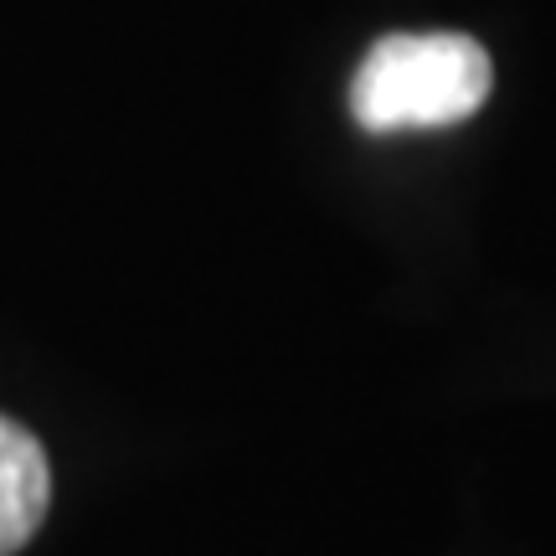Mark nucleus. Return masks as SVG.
<instances>
[{
  "label": "nucleus",
  "instance_id": "1",
  "mask_svg": "<svg viewBox=\"0 0 556 556\" xmlns=\"http://www.w3.org/2000/svg\"><path fill=\"white\" fill-rule=\"evenodd\" d=\"M495 88L490 52L464 31H392L351 78V114L371 135L448 129Z\"/></svg>",
  "mask_w": 556,
  "mask_h": 556
},
{
  "label": "nucleus",
  "instance_id": "2",
  "mask_svg": "<svg viewBox=\"0 0 556 556\" xmlns=\"http://www.w3.org/2000/svg\"><path fill=\"white\" fill-rule=\"evenodd\" d=\"M47 500H52V475L41 443L21 422L0 417V556L21 552L37 536Z\"/></svg>",
  "mask_w": 556,
  "mask_h": 556
}]
</instances>
